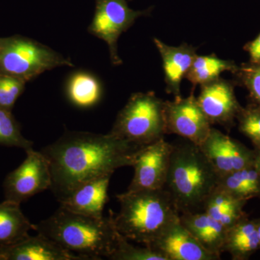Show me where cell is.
<instances>
[{"label": "cell", "mask_w": 260, "mask_h": 260, "mask_svg": "<svg viewBox=\"0 0 260 260\" xmlns=\"http://www.w3.org/2000/svg\"><path fill=\"white\" fill-rule=\"evenodd\" d=\"M246 203L217 186L205 200L203 211L229 229L246 216L243 211Z\"/></svg>", "instance_id": "obj_19"}, {"label": "cell", "mask_w": 260, "mask_h": 260, "mask_svg": "<svg viewBox=\"0 0 260 260\" xmlns=\"http://www.w3.org/2000/svg\"><path fill=\"white\" fill-rule=\"evenodd\" d=\"M238 68L234 61L220 59L215 54L197 55L185 78L194 85H203L218 79L224 72L234 73Z\"/></svg>", "instance_id": "obj_23"}, {"label": "cell", "mask_w": 260, "mask_h": 260, "mask_svg": "<svg viewBox=\"0 0 260 260\" xmlns=\"http://www.w3.org/2000/svg\"><path fill=\"white\" fill-rule=\"evenodd\" d=\"M112 176L107 174L94 178L80 184L59 201L60 206L73 213L102 218Z\"/></svg>", "instance_id": "obj_14"}, {"label": "cell", "mask_w": 260, "mask_h": 260, "mask_svg": "<svg viewBox=\"0 0 260 260\" xmlns=\"http://www.w3.org/2000/svg\"><path fill=\"white\" fill-rule=\"evenodd\" d=\"M0 145L16 147L25 151L32 148L34 143L24 138L20 124L10 111L0 109Z\"/></svg>", "instance_id": "obj_24"}, {"label": "cell", "mask_w": 260, "mask_h": 260, "mask_svg": "<svg viewBox=\"0 0 260 260\" xmlns=\"http://www.w3.org/2000/svg\"><path fill=\"white\" fill-rule=\"evenodd\" d=\"M25 153L24 161L4 181L5 200L19 204L51 186L50 167L44 154L34 148Z\"/></svg>", "instance_id": "obj_8"}, {"label": "cell", "mask_w": 260, "mask_h": 260, "mask_svg": "<svg viewBox=\"0 0 260 260\" xmlns=\"http://www.w3.org/2000/svg\"><path fill=\"white\" fill-rule=\"evenodd\" d=\"M233 74L245 87L253 103L260 106V63H244Z\"/></svg>", "instance_id": "obj_27"}, {"label": "cell", "mask_w": 260, "mask_h": 260, "mask_svg": "<svg viewBox=\"0 0 260 260\" xmlns=\"http://www.w3.org/2000/svg\"><path fill=\"white\" fill-rule=\"evenodd\" d=\"M109 133L140 146L164 138L167 129L164 101L152 92L133 94Z\"/></svg>", "instance_id": "obj_5"}, {"label": "cell", "mask_w": 260, "mask_h": 260, "mask_svg": "<svg viewBox=\"0 0 260 260\" xmlns=\"http://www.w3.org/2000/svg\"><path fill=\"white\" fill-rule=\"evenodd\" d=\"M149 247L165 260H219L220 256L207 251L181 223L180 218L168 225Z\"/></svg>", "instance_id": "obj_13"}, {"label": "cell", "mask_w": 260, "mask_h": 260, "mask_svg": "<svg viewBox=\"0 0 260 260\" xmlns=\"http://www.w3.org/2000/svg\"><path fill=\"white\" fill-rule=\"evenodd\" d=\"M109 259L113 260H165L153 249L148 246H136L119 234L115 249Z\"/></svg>", "instance_id": "obj_25"}, {"label": "cell", "mask_w": 260, "mask_h": 260, "mask_svg": "<svg viewBox=\"0 0 260 260\" xmlns=\"http://www.w3.org/2000/svg\"><path fill=\"white\" fill-rule=\"evenodd\" d=\"M26 83L20 78L0 75V109L12 112Z\"/></svg>", "instance_id": "obj_28"}, {"label": "cell", "mask_w": 260, "mask_h": 260, "mask_svg": "<svg viewBox=\"0 0 260 260\" xmlns=\"http://www.w3.org/2000/svg\"><path fill=\"white\" fill-rule=\"evenodd\" d=\"M114 216L111 212L109 216L93 218L60 206L49 218L36 224L35 231L65 250L88 260L109 259L119 236Z\"/></svg>", "instance_id": "obj_2"}, {"label": "cell", "mask_w": 260, "mask_h": 260, "mask_svg": "<svg viewBox=\"0 0 260 260\" xmlns=\"http://www.w3.org/2000/svg\"><path fill=\"white\" fill-rule=\"evenodd\" d=\"M200 86L197 100L210 124L232 126L242 109L236 97L234 84L219 78Z\"/></svg>", "instance_id": "obj_12"}, {"label": "cell", "mask_w": 260, "mask_h": 260, "mask_svg": "<svg viewBox=\"0 0 260 260\" xmlns=\"http://www.w3.org/2000/svg\"><path fill=\"white\" fill-rule=\"evenodd\" d=\"M256 231H257L258 237H259V243H260V219L256 220Z\"/></svg>", "instance_id": "obj_31"}, {"label": "cell", "mask_w": 260, "mask_h": 260, "mask_svg": "<svg viewBox=\"0 0 260 260\" xmlns=\"http://www.w3.org/2000/svg\"><path fill=\"white\" fill-rule=\"evenodd\" d=\"M218 186L246 201L260 197V170L256 160L249 167L220 177Z\"/></svg>", "instance_id": "obj_22"}, {"label": "cell", "mask_w": 260, "mask_h": 260, "mask_svg": "<svg viewBox=\"0 0 260 260\" xmlns=\"http://www.w3.org/2000/svg\"><path fill=\"white\" fill-rule=\"evenodd\" d=\"M167 134H174L200 146L208 138L211 124L198 104L194 91L186 98L181 95L164 102Z\"/></svg>", "instance_id": "obj_9"}, {"label": "cell", "mask_w": 260, "mask_h": 260, "mask_svg": "<svg viewBox=\"0 0 260 260\" xmlns=\"http://www.w3.org/2000/svg\"><path fill=\"white\" fill-rule=\"evenodd\" d=\"M256 150V162L260 170V150Z\"/></svg>", "instance_id": "obj_30"}, {"label": "cell", "mask_w": 260, "mask_h": 260, "mask_svg": "<svg viewBox=\"0 0 260 260\" xmlns=\"http://www.w3.org/2000/svg\"><path fill=\"white\" fill-rule=\"evenodd\" d=\"M142 147L110 133L67 132L41 152L50 167V189L60 201L85 181L133 167Z\"/></svg>", "instance_id": "obj_1"}, {"label": "cell", "mask_w": 260, "mask_h": 260, "mask_svg": "<svg viewBox=\"0 0 260 260\" xmlns=\"http://www.w3.org/2000/svg\"><path fill=\"white\" fill-rule=\"evenodd\" d=\"M260 249L256 220L245 217L227 230L223 252L230 254L233 259H247Z\"/></svg>", "instance_id": "obj_18"}, {"label": "cell", "mask_w": 260, "mask_h": 260, "mask_svg": "<svg viewBox=\"0 0 260 260\" xmlns=\"http://www.w3.org/2000/svg\"><path fill=\"white\" fill-rule=\"evenodd\" d=\"M0 260H88L65 250L60 246L38 234L16 244L0 246Z\"/></svg>", "instance_id": "obj_15"}, {"label": "cell", "mask_w": 260, "mask_h": 260, "mask_svg": "<svg viewBox=\"0 0 260 260\" xmlns=\"http://www.w3.org/2000/svg\"><path fill=\"white\" fill-rule=\"evenodd\" d=\"M154 43L161 56L167 92L175 97L179 96L181 80L185 78L198 55L197 49L186 43L179 47H172L156 38L154 39Z\"/></svg>", "instance_id": "obj_16"}, {"label": "cell", "mask_w": 260, "mask_h": 260, "mask_svg": "<svg viewBox=\"0 0 260 260\" xmlns=\"http://www.w3.org/2000/svg\"><path fill=\"white\" fill-rule=\"evenodd\" d=\"M36 225L29 221L20 204L5 200L0 203V246L16 244L29 237Z\"/></svg>", "instance_id": "obj_20"}, {"label": "cell", "mask_w": 260, "mask_h": 260, "mask_svg": "<svg viewBox=\"0 0 260 260\" xmlns=\"http://www.w3.org/2000/svg\"><path fill=\"white\" fill-rule=\"evenodd\" d=\"M179 218L202 246L220 257L227 229L204 211L179 214Z\"/></svg>", "instance_id": "obj_17"}, {"label": "cell", "mask_w": 260, "mask_h": 260, "mask_svg": "<svg viewBox=\"0 0 260 260\" xmlns=\"http://www.w3.org/2000/svg\"><path fill=\"white\" fill-rule=\"evenodd\" d=\"M66 95L69 102L75 107L81 109L93 107L102 99V83L89 72H75L67 82Z\"/></svg>", "instance_id": "obj_21"}, {"label": "cell", "mask_w": 260, "mask_h": 260, "mask_svg": "<svg viewBox=\"0 0 260 260\" xmlns=\"http://www.w3.org/2000/svg\"><path fill=\"white\" fill-rule=\"evenodd\" d=\"M65 66L73 67V62L34 39L18 35L0 38V75L28 82L44 72Z\"/></svg>", "instance_id": "obj_6"}, {"label": "cell", "mask_w": 260, "mask_h": 260, "mask_svg": "<svg viewBox=\"0 0 260 260\" xmlns=\"http://www.w3.org/2000/svg\"><path fill=\"white\" fill-rule=\"evenodd\" d=\"M172 150V143L164 138L142 147L135 156L133 164L134 177L126 191L162 189L167 181Z\"/></svg>", "instance_id": "obj_10"}, {"label": "cell", "mask_w": 260, "mask_h": 260, "mask_svg": "<svg viewBox=\"0 0 260 260\" xmlns=\"http://www.w3.org/2000/svg\"><path fill=\"white\" fill-rule=\"evenodd\" d=\"M237 119L239 129L260 150V106L252 103L241 109Z\"/></svg>", "instance_id": "obj_26"}, {"label": "cell", "mask_w": 260, "mask_h": 260, "mask_svg": "<svg viewBox=\"0 0 260 260\" xmlns=\"http://www.w3.org/2000/svg\"><path fill=\"white\" fill-rule=\"evenodd\" d=\"M200 148L220 177L249 167L256 160V150H249L215 128Z\"/></svg>", "instance_id": "obj_11"}, {"label": "cell", "mask_w": 260, "mask_h": 260, "mask_svg": "<svg viewBox=\"0 0 260 260\" xmlns=\"http://www.w3.org/2000/svg\"><path fill=\"white\" fill-rule=\"evenodd\" d=\"M244 50L247 51L250 57V62L260 63V34L256 39L247 43L244 47Z\"/></svg>", "instance_id": "obj_29"}, {"label": "cell", "mask_w": 260, "mask_h": 260, "mask_svg": "<svg viewBox=\"0 0 260 260\" xmlns=\"http://www.w3.org/2000/svg\"><path fill=\"white\" fill-rule=\"evenodd\" d=\"M120 205L114 215L116 230L129 241L148 245L160 235L179 213L164 188L128 191L116 195Z\"/></svg>", "instance_id": "obj_4"}, {"label": "cell", "mask_w": 260, "mask_h": 260, "mask_svg": "<svg viewBox=\"0 0 260 260\" xmlns=\"http://www.w3.org/2000/svg\"><path fill=\"white\" fill-rule=\"evenodd\" d=\"M95 12L88 32L107 43L112 64L121 65L122 61L118 54V39L137 19L148 15L151 8L133 10L128 5V0H95Z\"/></svg>", "instance_id": "obj_7"}, {"label": "cell", "mask_w": 260, "mask_h": 260, "mask_svg": "<svg viewBox=\"0 0 260 260\" xmlns=\"http://www.w3.org/2000/svg\"><path fill=\"white\" fill-rule=\"evenodd\" d=\"M220 176L198 145L189 140L173 144L164 189L179 214L203 211Z\"/></svg>", "instance_id": "obj_3"}]
</instances>
